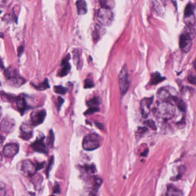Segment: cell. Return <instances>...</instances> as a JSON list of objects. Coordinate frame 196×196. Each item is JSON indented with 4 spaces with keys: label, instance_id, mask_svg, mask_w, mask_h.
<instances>
[{
    "label": "cell",
    "instance_id": "cell-34",
    "mask_svg": "<svg viewBox=\"0 0 196 196\" xmlns=\"http://www.w3.org/2000/svg\"><path fill=\"white\" fill-rule=\"evenodd\" d=\"M70 59V54H67L66 56H65L64 58H63L62 59V61L61 62V65L63 66L64 65H65L67 63H69V60Z\"/></svg>",
    "mask_w": 196,
    "mask_h": 196
},
{
    "label": "cell",
    "instance_id": "cell-29",
    "mask_svg": "<svg viewBox=\"0 0 196 196\" xmlns=\"http://www.w3.org/2000/svg\"><path fill=\"white\" fill-rule=\"evenodd\" d=\"M74 57L73 59L74 60V62L76 64V65H79L80 63V55L77 49H74L73 51Z\"/></svg>",
    "mask_w": 196,
    "mask_h": 196
},
{
    "label": "cell",
    "instance_id": "cell-16",
    "mask_svg": "<svg viewBox=\"0 0 196 196\" xmlns=\"http://www.w3.org/2000/svg\"><path fill=\"white\" fill-rule=\"evenodd\" d=\"M16 106L19 112L21 113V115L24 113L25 111L27 109V102L24 98L18 97L16 99Z\"/></svg>",
    "mask_w": 196,
    "mask_h": 196
},
{
    "label": "cell",
    "instance_id": "cell-28",
    "mask_svg": "<svg viewBox=\"0 0 196 196\" xmlns=\"http://www.w3.org/2000/svg\"><path fill=\"white\" fill-rule=\"evenodd\" d=\"M144 124H146L147 126H148L152 130H157V126L156 124L152 120H148L144 121Z\"/></svg>",
    "mask_w": 196,
    "mask_h": 196
},
{
    "label": "cell",
    "instance_id": "cell-12",
    "mask_svg": "<svg viewBox=\"0 0 196 196\" xmlns=\"http://www.w3.org/2000/svg\"><path fill=\"white\" fill-rule=\"evenodd\" d=\"M175 95L172 94L168 88H162L158 90L157 97L161 101L172 102Z\"/></svg>",
    "mask_w": 196,
    "mask_h": 196
},
{
    "label": "cell",
    "instance_id": "cell-13",
    "mask_svg": "<svg viewBox=\"0 0 196 196\" xmlns=\"http://www.w3.org/2000/svg\"><path fill=\"white\" fill-rule=\"evenodd\" d=\"M13 120L8 119H4L1 123V130L4 133L11 132L14 127Z\"/></svg>",
    "mask_w": 196,
    "mask_h": 196
},
{
    "label": "cell",
    "instance_id": "cell-17",
    "mask_svg": "<svg viewBox=\"0 0 196 196\" xmlns=\"http://www.w3.org/2000/svg\"><path fill=\"white\" fill-rule=\"evenodd\" d=\"M165 77H162L161 74L158 72L151 74V75L150 84L151 85H155L158 84L165 80Z\"/></svg>",
    "mask_w": 196,
    "mask_h": 196
},
{
    "label": "cell",
    "instance_id": "cell-40",
    "mask_svg": "<svg viewBox=\"0 0 196 196\" xmlns=\"http://www.w3.org/2000/svg\"><path fill=\"white\" fill-rule=\"evenodd\" d=\"M194 67L195 70L196 71V59L194 60Z\"/></svg>",
    "mask_w": 196,
    "mask_h": 196
},
{
    "label": "cell",
    "instance_id": "cell-36",
    "mask_svg": "<svg viewBox=\"0 0 196 196\" xmlns=\"http://www.w3.org/2000/svg\"><path fill=\"white\" fill-rule=\"evenodd\" d=\"M147 131V128L146 127H140L139 128V129L137 130V132L140 134L142 133H144Z\"/></svg>",
    "mask_w": 196,
    "mask_h": 196
},
{
    "label": "cell",
    "instance_id": "cell-22",
    "mask_svg": "<svg viewBox=\"0 0 196 196\" xmlns=\"http://www.w3.org/2000/svg\"><path fill=\"white\" fill-rule=\"evenodd\" d=\"M71 66L70 63H67L65 65L63 66V68L62 69V70H60V71L59 73V75L61 77L66 76L69 73V72L71 70Z\"/></svg>",
    "mask_w": 196,
    "mask_h": 196
},
{
    "label": "cell",
    "instance_id": "cell-35",
    "mask_svg": "<svg viewBox=\"0 0 196 196\" xmlns=\"http://www.w3.org/2000/svg\"><path fill=\"white\" fill-rule=\"evenodd\" d=\"M58 101V103H57V107H58V110H59V109L60 108L61 105L63 104V102L64 101V99H63V98L59 97L58 98V101Z\"/></svg>",
    "mask_w": 196,
    "mask_h": 196
},
{
    "label": "cell",
    "instance_id": "cell-11",
    "mask_svg": "<svg viewBox=\"0 0 196 196\" xmlns=\"http://www.w3.org/2000/svg\"><path fill=\"white\" fill-rule=\"evenodd\" d=\"M44 137H42L36 139L35 142L32 144V148L36 152H38L40 153H43V154H47L48 152H47L46 144L44 143Z\"/></svg>",
    "mask_w": 196,
    "mask_h": 196
},
{
    "label": "cell",
    "instance_id": "cell-3",
    "mask_svg": "<svg viewBox=\"0 0 196 196\" xmlns=\"http://www.w3.org/2000/svg\"><path fill=\"white\" fill-rule=\"evenodd\" d=\"M101 146V139L99 135L95 133L88 135L85 137L82 147L86 151L95 150Z\"/></svg>",
    "mask_w": 196,
    "mask_h": 196
},
{
    "label": "cell",
    "instance_id": "cell-10",
    "mask_svg": "<svg viewBox=\"0 0 196 196\" xmlns=\"http://www.w3.org/2000/svg\"><path fill=\"white\" fill-rule=\"evenodd\" d=\"M19 151V147L17 144H7L3 148V153L7 158H12L18 154Z\"/></svg>",
    "mask_w": 196,
    "mask_h": 196
},
{
    "label": "cell",
    "instance_id": "cell-30",
    "mask_svg": "<svg viewBox=\"0 0 196 196\" xmlns=\"http://www.w3.org/2000/svg\"><path fill=\"white\" fill-rule=\"evenodd\" d=\"M99 110L100 109L98 108V107H90L86 112H85L84 114L85 115H89L94 113L95 112H98Z\"/></svg>",
    "mask_w": 196,
    "mask_h": 196
},
{
    "label": "cell",
    "instance_id": "cell-4",
    "mask_svg": "<svg viewBox=\"0 0 196 196\" xmlns=\"http://www.w3.org/2000/svg\"><path fill=\"white\" fill-rule=\"evenodd\" d=\"M114 15L111 9L105 8H100L97 16V20L103 26H109L113 21Z\"/></svg>",
    "mask_w": 196,
    "mask_h": 196
},
{
    "label": "cell",
    "instance_id": "cell-27",
    "mask_svg": "<svg viewBox=\"0 0 196 196\" xmlns=\"http://www.w3.org/2000/svg\"><path fill=\"white\" fill-rule=\"evenodd\" d=\"M84 88L85 89H89V88H93L95 86V84L93 79L87 78L84 81Z\"/></svg>",
    "mask_w": 196,
    "mask_h": 196
},
{
    "label": "cell",
    "instance_id": "cell-32",
    "mask_svg": "<svg viewBox=\"0 0 196 196\" xmlns=\"http://www.w3.org/2000/svg\"><path fill=\"white\" fill-rule=\"evenodd\" d=\"M188 80L190 84L196 85V75H190L188 77Z\"/></svg>",
    "mask_w": 196,
    "mask_h": 196
},
{
    "label": "cell",
    "instance_id": "cell-37",
    "mask_svg": "<svg viewBox=\"0 0 196 196\" xmlns=\"http://www.w3.org/2000/svg\"><path fill=\"white\" fill-rule=\"evenodd\" d=\"M54 193H60L59 186L58 185V183H56V186H55L54 187Z\"/></svg>",
    "mask_w": 196,
    "mask_h": 196
},
{
    "label": "cell",
    "instance_id": "cell-7",
    "mask_svg": "<svg viewBox=\"0 0 196 196\" xmlns=\"http://www.w3.org/2000/svg\"><path fill=\"white\" fill-rule=\"evenodd\" d=\"M21 170L24 174L27 177H31L38 171L37 166L30 160H25L21 165Z\"/></svg>",
    "mask_w": 196,
    "mask_h": 196
},
{
    "label": "cell",
    "instance_id": "cell-41",
    "mask_svg": "<svg viewBox=\"0 0 196 196\" xmlns=\"http://www.w3.org/2000/svg\"></svg>",
    "mask_w": 196,
    "mask_h": 196
},
{
    "label": "cell",
    "instance_id": "cell-20",
    "mask_svg": "<svg viewBox=\"0 0 196 196\" xmlns=\"http://www.w3.org/2000/svg\"><path fill=\"white\" fill-rule=\"evenodd\" d=\"M25 80L18 75V77H14L12 79H11L9 80V84L11 85L12 86L15 87H19L23 84H24L25 82Z\"/></svg>",
    "mask_w": 196,
    "mask_h": 196
},
{
    "label": "cell",
    "instance_id": "cell-33",
    "mask_svg": "<svg viewBox=\"0 0 196 196\" xmlns=\"http://www.w3.org/2000/svg\"><path fill=\"white\" fill-rule=\"evenodd\" d=\"M53 163H54V157H52L51 159H50V161H49V163L48 166H47V170H46V174L47 175V177H49V171L51 170V168L53 166Z\"/></svg>",
    "mask_w": 196,
    "mask_h": 196
},
{
    "label": "cell",
    "instance_id": "cell-39",
    "mask_svg": "<svg viewBox=\"0 0 196 196\" xmlns=\"http://www.w3.org/2000/svg\"><path fill=\"white\" fill-rule=\"evenodd\" d=\"M148 150L147 149L146 150L144 151L141 154V155H142V156H143V157H146V156H147V154H148Z\"/></svg>",
    "mask_w": 196,
    "mask_h": 196
},
{
    "label": "cell",
    "instance_id": "cell-23",
    "mask_svg": "<svg viewBox=\"0 0 196 196\" xmlns=\"http://www.w3.org/2000/svg\"><path fill=\"white\" fill-rule=\"evenodd\" d=\"M101 104V99L98 97H95L87 102V105L90 107H97Z\"/></svg>",
    "mask_w": 196,
    "mask_h": 196
},
{
    "label": "cell",
    "instance_id": "cell-26",
    "mask_svg": "<svg viewBox=\"0 0 196 196\" xmlns=\"http://www.w3.org/2000/svg\"><path fill=\"white\" fill-rule=\"evenodd\" d=\"M83 169L88 174H92L95 172V167L93 165H85L83 167Z\"/></svg>",
    "mask_w": 196,
    "mask_h": 196
},
{
    "label": "cell",
    "instance_id": "cell-8",
    "mask_svg": "<svg viewBox=\"0 0 196 196\" xmlns=\"http://www.w3.org/2000/svg\"><path fill=\"white\" fill-rule=\"evenodd\" d=\"M194 7L192 4H188L186 6L185 9L184 11L185 20H186V24L188 25L193 26L195 23V18L194 16Z\"/></svg>",
    "mask_w": 196,
    "mask_h": 196
},
{
    "label": "cell",
    "instance_id": "cell-19",
    "mask_svg": "<svg viewBox=\"0 0 196 196\" xmlns=\"http://www.w3.org/2000/svg\"><path fill=\"white\" fill-rule=\"evenodd\" d=\"M104 34V29L99 25H97L93 32V38L95 42H97L102 35Z\"/></svg>",
    "mask_w": 196,
    "mask_h": 196
},
{
    "label": "cell",
    "instance_id": "cell-1",
    "mask_svg": "<svg viewBox=\"0 0 196 196\" xmlns=\"http://www.w3.org/2000/svg\"><path fill=\"white\" fill-rule=\"evenodd\" d=\"M152 112L157 119L166 121L175 116L176 109L172 102L159 100L155 104Z\"/></svg>",
    "mask_w": 196,
    "mask_h": 196
},
{
    "label": "cell",
    "instance_id": "cell-21",
    "mask_svg": "<svg viewBox=\"0 0 196 196\" xmlns=\"http://www.w3.org/2000/svg\"><path fill=\"white\" fill-rule=\"evenodd\" d=\"M33 85L36 88V89H37L38 90H40V91H43V90H46V89L49 88V81L47 79H46L42 83L40 84L38 86H36L35 85Z\"/></svg>",
    "mask_w": 196,
    "mask_h": 196
},
{
    "label": "cell",
    "instance_id": "cell-31",
    "mask_svg": "<svg viewBox=\"0 0 196 196\" xmlns=\"http://www.w3.org/2000/svg\"><path fill=\"white\" fill-rule=\"evenodd\" d=\"M54 142V135L53 133V131L51 130L49 132V139H48L49 146L50 147H53Z\"/></svg>",
    "mask_w": 196,
    "mask_h": 196
},
{
    "label": "cell",
    "instance_id": "cell-6",
    "mask_svg": "<svg viewBox=\"0 0 196 196\" xmlns=\"http://www.w3.org/2000/svg\"><path fill=\"white\" fill-rule=\"evenodd\" d=\"M46 112L45 110H40L32 112L30 116L31 124L33 126H37L41 124L45 119Z\"/></svg>",
    "mask_w": 196,
    "mask_h": 196
},
{
    "label": "cell",
    "instance_id": "cell-14",
    "mask_svg": "<svg viewBox=\"0 0 196 196\" xmlns=\"http://www.w3.org/2000/svg\"><path fill=\"white\" fill-rule=\"evenodd\" d=\"M33 135V131L29 128V126L23 124L20 128V137L24 140H29L31 138Z\"/></svg>",
    "mask_w": 196,
    "mask_h": 196
},
{
    "label": "cell",
    "instance_id": "cell-9",
    "mask_svg": "<svg viewBox=\"0 0 196 196\" xmlns=\"http://www.w3.org/2000/svg\"><path fill=\"white\" fill-rule=\"evenodd\" d=\"M154 101V97H148L143 99L140 103L141 113L143 117L146 118L150 112L151 105Z\"/></svg>",
    "mask_w": 196,
    "mask_h": 196
},
{
    "label": "cell",
    "instance_id": "cell-5",
    "mask_svg": "<svg viewBox=\"0 0 196 196\" xmlns=\"http://www.w3.org/2000/svg\"><path fill=\"white\" fill-rule=\"evenodd\" d=\"M120 90L121 95H124L128 90L130 81L128 78V71L126 64L123 66L120 71L119 76Z\"/></svg>",
    "mask_w": 196,
    "mask_h": 196
},
{
    "label": "cell",
    "instance_id": "cell-15",
    "mask_svg": "<svg viewBox=\"0 0 196 196\" xmlns=\"http://www.w3.org/2000/svg\"><path fill=\"white\" fill-rule=\"evenodd\" d=\"M165 196H183V193L175 186L169 185L168 186Z\"/></svg>",
    "mask_w": 196,
    "mask_h": 196
},
{
    "label": "cell",
    "instance_id": "cell-25",
    "mask_svg": "<svg viewBox=\"0 0 196 196\" xmlns=\"http://www.w3.org/2000/svg\"><path fill=\"white\" fill-rule=\"evenodd\" d=\"M100 3L102 5V7L111 9V8H113L115 5L114 2L113 1H100Z\"/></svg>",
    "mask_w": 196,
    "mask_h": 196
},
{
    "label": "cell",
    "instance_id": "cell-24",
    "mask_svg": "<svg viewBox=\"0 0 196 196\" xmlns=\"http://www.w3.org/2000/svg\"><path fill=\"white\" fill-rule=\"evenodd\" d=\"M54 91L56 94L60 95H65L68 91V89L66 88H64L62 86H54Z\"/></svg>",
    "mask_w": 196,
    "mask_h": 196
},
{
    "label": "cell",
    "instance_id": "cell-2",
    "mask_svg": "<svg viewBox=\"0 0 196 196\" xmlns=\"http://www.w3.org/2000/svg\"><path fill=\"white\" fill-rule=\"evenodd\" d=\"M196 34L195 29L192 25H186L179 37V48L183 53H188L192 46V40Z\"/></svg>",
    "mask_w": 196,
    "mask_h": 196
},
{
    "label": "cell",
    "instance_id": "cell-18",
    "mask_svg": "<svg viewBox=\"0 0 196 196\" xmlns=\"http://www.w3.org/2000/svg\"><path fill=\"white\" fill-rule=\"evenodd\" d=\"M77 12L79 15L86 14L87 13V5L86 1L83 0L77 1L76 2Z\"/></svg>",
    "mask_w": 196,
    "mask_h": 196
},
{
    "label": "cell",
    "instance_id": "cell-38",
    "mask_svg": "<svg viewBox=\"0 0 196 196\" xmlns=\"http://www.w3.org/2000/svg\"><path fill=\"white\" fill-rule=\"evenodd\" d=\"M23 50H24V47L22 46L18 49V55H19V56H21L22 53L23 52Z\"/></svg>",
    "mask_w": 196,
    "mask_h": 196
}]
</instances>
